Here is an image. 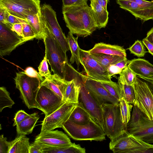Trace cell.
<instances>
[{"label":"cell","mask_w":153,"mask_h":153,"mask_svg":"<svg viewBox=\"0 0 153 153\" xmlns=\"http://www.w3.org/2000/svg\"><path fill=\"white\" fill-rule=\"evenodd\" d=\"M89 53L102 66L107 70L111 65H114L126 58V56H124Z\"/></svg>","instance_id":"29"},{"label":"cell","mask_w":153,"mask_h":153,"mask_svg":"<svg viewBox=\"0 0 153 153\" xmlns=\"http://www.w3.org/2000/svg\"><path fill=\"white\" fill-rule=\"evenodd\" d=\"M9 141L3 134L0 136V153H8Z\"/></svg>","instance_id":"40"},{"label":"cell","mask_w":153,"mask_h":153,"mask_svg":"<svg viewBox=\"0 0 153 153\" xmlns=\"http://www.w3.org/2000/svg\"><path fill=\"white\" fill-rule=\"evenodd\" d=\"M34 141L51 147L62 146L72 143L67 134L57 130L41 131Z\"/></svg>","instance_id":"17"},{"label":"cell","mask_w":153,"mask_h":153,"mask_svg":"<svg viewBox=\"0 0 153 153\" xmlns=\"http://www.w3.org/2000/svg\"><path fill=\"white\" fill-rule=\"evenodd\" d=\"M127 66L140 78L148 79L153 78V65L146 59H134L130 60Z\"/></svg>","instance_id":"19"},{"label":"cell","mask_w":153,"mask_h":153,"mask_svg":"<svg viewBox=\"0 0 153 153\" xmlns=\"http://www.w3.org/2000/svg\"><path fill=\"white\" fill-rule=\"evenodd\" d=\"M24 72L28 76L32 77L37 78L42 82L44 79L39 73L32 67H27Z\"/></svg>","instance_id":"41"},{"label":"cell","mask_w":153,"mask_h":153,"mask_svg":"<svg viewBox=\"0 0 153 153\" xmlns=\"http://www.w3.org/2000/svg\"><path fill=\"white\" fill-rule=\"evenodd\" d=\"M39 116L38 113L34 112L29 115L23 121L16 126L18 135L29 134L32 133Z\"/></svg>","instance_id":"26"},{"label":"cell","mask_w":153,"mask_h":153,"mask_svg":"<svg viewBox=\"0 0 153 153\" xmlns=\"http://www.w3.org/2000/svg\"><path fill=\"white\" fill-rule=\"evenodd\" d=\"M43 153L41 145L39 143L34 141L30 145L29 153Z\"/></svg>","instance_id":"45"},{"label":"cell","mask_w":153,"mask_h":153,"mask_svg":"<svg viewBox=\"0 0 153 153\" xmlns=\"http://www.w3.org/2000/svg\"><path fill=\"white\" fill-rule=\"evenodd\" d=\"M118 80L122 83L132 85L135 81L137 75L128 66L119 74Z\"/></svg>","instance_id":"33"},{"label":"cell","mask_w":153,"mask_h":153,"mask_svg":"<svg viewBox=\"0 0 153 153\" xmlns=\"http://www.w3.org/2000/svg\"><path fill=\"white\" fill-rule=\"evenodd\" d=\"M25 20L17 17L14 15L10 13L6 25L11 27L13 25L15 24L18 23H22Z\"/></svg>","instance_id":"42"},{"label":"cell","mask_w":153,"mask_h":153,"mask_svg":"<svg viewBox=\"0 0 153 153\" xmlns=\"http://www.w3.org/2000/svg\"><path fill=\"white\" fill-rule=\"evenodd\" d=\"M152 147L153 144L145 142L126 131L109 143V149L114 153H144Z\"/></svg>","instance_id":"7"},{"label":"cell","mask_w":153,"mask_h":153,"mask_svg":"<svg viewBox=\"0 0 153 153\" xmlns=\"http://www.w3.org/2000/svg\"><path fill=\"white\" fill-rule=\"evenodd\" d=\"M15 102L11 99L10 93L4 87L0 88V112H1L5 108H11Z\"/></svg>","instance_id":"34"},{"label":"cell","mask_w":153,"mask_h":153,"mask_svg":"<svg viewBox=\"0 0 153 153\" xmlns=\"http://www.w3.org/2000/svg\"><path fill=\"white\" fill-rule=\"evenodd\" d=\"M90 1H96L97 0H89ZM109 1V0H108Z\"/></svg>","instance_id":"54"},{"label":"cell","mask_w":153,"mask_h":153,"mask_svg":"<svg viewBox=\"0 0 153 153\" xmlns=\"http://www.w3.org/2000/svg\"><path fill=\"white\" fill-rule=\"evenodd\" d=\"M108 91L119 101L122 98L120 88L118 83L112 81H100Z\"/></svg>","instance_id":"35"},{"label":"cell","mask_w":153,"mask_h":153,"mask_svg":"<svg viewBox=\"0 0 153 153\" xmlns=\"http://www.w3.org/2000/svg\"><path fill=\"white\" fill-rule=\"evenodd\" d=\"M119 106L122 120L126 128L130 120L131 113L133 106L122 98L119 101Z\"/></svg>","instance_id":"31"},{"label":"cell","mask_w":153,"mask_h":153,"mask_svg":"<svg viewBox=\"0 0 153 153\" xmlns=\"http://www.w3.org/2000/svg\"><path fill=\"white\" fill-rule=\"evenodd\" d=\"M36 100L40 110L45 114V117L55 111L65 102L50 89L42 85L38 90Z\"/></svg>","instance_id":"13"},{"label":"cell","mask_w":153,"mask_h":153,"mask_svg":"<svg viewBox=\"0 0 153 153\" xmlns=\"http://www.w3.org/2000/svg\"><path fill=\"white\" fill-rule=\"evenodd\" d=\"M130 53L138 57H143L146 52L141 41L136 40L134 43L129 48Z\"/></svg>","instance_id":"36"},{"label":"cell","mask_w":153,"mask_h":153,"mask_svg":"<svg viewBox=\"0 0 153 153\" xmlns=\"http://www.w3.org/2000/svg\"><path fill=\"white\" fill-rule=\"evenodd\" d=\"M69 81L62 79L56 74H51L44 79L41 85L50 89L64 100L65 91Z\"/></svg>","instance_id":"20"},{"label":"cell","mask_w":153,"mask_h":153,"mask_svg":"<svg viewBox=\"0 0 153 153\" xmlns=\"http://www.w3.org/2000/svg\"><path fill=\"white\" fill-rule=\"evenodd\" d=\"M81 76L86 89L100 105L105 103L119 104V101L108 91L100 81L82 74Z\"/></svg>","instance_id":"15"},{"label":"cell","mask_w":153,"mask_h":153,"mask_svg":"<svg viewBox=\"0 0 153 153\" xmlns=\"http://www.w3.org/2000/svg\"><path fill=\"white\" fill-rule=\"evenodd\" d=\"M137 4L148 8H153V1H149L145 0H129Z\"/></svg>","instance_id":"47"},{"label":"cell","mask_w":153,"mask_h":153,"mask_svg":"<svg viewBox=\"0 0 153 153\" xmlns=\"http://www.w3.org/2000/svg\"><path fill=\"white\" fill-rule=\"evenodd\" d=\"M62 6H71L80 5L87 3L88 0H62Z\"/></svg>","instance_id":"43"},{"label":"cell","mask_w":153,"mask_h":153,"mask_svg":"<svg viewBox=\"0 0 153 153\" xmlns=\"http://www.w3.org/2000/svg\"><path fill=\"white\" fill-rule=\"evenodd\" d=\"M134 93L133 105L136 106L149 120L153 121V91L148 84L137 76L131 85Z\"/></svg>","instance_id":"8"},{"label":"cell","mask_w":153,"mask_h":153,"mask_svg":"<svg viewBox=\"0 0 153 153\" xmlns=\"http://www.w3.org/2000/svg\"><path fill=\"white\" fill-rule=\"evenodd\" d=\"M11 29L19 35L23 37L22 33L23 27L22 23H16L14 24L12 26Z\"/></svg>","instance_id":"48"},{"label":"cell","mask_w":153,"mask_h":153,"mask_svg":"<svg viewBox=\"0 0 153 153\" xmlns=\"http://www.w3.org/2000/svg\"><path fill=\"white\" fill-rule=\"evenodd\" d=\"M22 33L23 37L27 41L34 38L37 39V36L31 26L25 19L22 23Z\"/></svg>","instance_id":"37"},{"label":"cell","mask_w":153,"mask_h":153,"mask_svg":"<svg viewBox=\"0 0 153 153\" xmlns=\"http://www.w3.org/2000/svg\"><path fill=\"white\" fill-rule=\"evenodd\" d=\"M82 82H78L77 79L70 80L66 88L64 97L65 102L78 103V99Z\"/></svg>","instance_id":"27"},{"label":"cell","mask_w":153,"mask_h":153,"mask_svg":"<svg viewBox=\"0 0 153 153\" xmlns=\"http://www.w3.org/2000/svg\"><path fill=\"white\" fill-rule=\"evenodd\" d=\"M62 128L75 140L101 141L105 139L106 135L103 129L93 120L83 125L76 124L68 120Z\"/></svg>","instance_id":"3"},{"label":"cell","mask_w":153,"mask_h":153,"mask_svg":"<svg viewBox=\"0 0 153 153\" xmlns=\"http://www.w3.org/2000/svg\"><path fill=\"white\" fill-rule=\"evenodd\" d=\"M142 79L150 83L152 85V86H153V78L151 79H148L145 78Z\"/></svg>","instance_id":"53"},{"label":"cell","mask_w":153,"mask_h":153,"mask_svg":"<svg viewBox=\"0 0 153 153\" xmlns=\"http://www.w3.org/2000/svg\"><path fill=\"white\" fill-rule=\"evenodd\" d=\"M80 63L87 76L100 81H111L108 70L102 66L90 55L88 51L80 49Z\"/></svg>","instance_id":"11"},{"label":"cell","mask_w":153,"mask_h":153,"mask_svg":"<svg viewBox=\"0 0 153 153\" xmlns=\"http://www.w3.org/2000/svg\"><path fill=\"white\" fill-rule=\"evenodd\" d=\"M122 70L115 65H111L107 68L108 74L111 77L113 75L120 74Z\"/></svg>","instance_id":"46"},{"label":"cell","mask_w":153,"mask_h":153,"mask_svg":"<svg viewBox=\"0 0 153 153\" xmlns=\"http://www.w3.org/2000/svg\"><path fill=\"white\" fill-rule=\"evenodd\" d=\"M62 13L66 27L73 34L86 37L97 28L87 3L79 5L62 6Z\"/></svg>","instance_id":"1"},{"label":"cell","mask_w":153,"mask_h":153,"mask_svg":"<svg viewBox=\"0 0 153 153\" xmlns=\"http://www.w3.org/2000/svg\"><path fill=\"white\" fill-rule=\"evenodd\" d=\"M43 153H85V149L75 143L63 146L51 147L40 144Z\"/></svg>","instance_id":"24"},{"label":"cell","mask_w":153,"mask_h":153,"mask_svg":"<svg viewBox=\"0 0 153 153\" xmlns=\"http://www.w3.org/2000/svg\"><path fill=\"white\" fill-rule=\"evenodd\" d=\"M88 51L90 53L126 56V51L123 47L103 42L96 44L92 48Z\"/></svg>","instance_id":"21"},{"label":"cell","mask_w":153,"mask_h":153,"mask_svg":"<svg viewBox=\"0 0 153 153\" xmlns=\"http://www.w3.org/2000/svg\"><path fill=\"white\" fill-rule=\"evenodd\" d=\"M68 120L76 124L83 125L87 124L93 119L82 106L78 103Z\"/></svg>","instance_id":"25"},{"label":"cell","mask_w":153,"mask_h":153,"mask_svg":"<svg viewBox=\"0 0 153 153\" xmlns=\"http://www.w3.org/2000/svg\"><path fill=\"white\" fill-rule=\"evenodd\" d=\"M47 61L46 58L45 56L44 59L40 62L38 67L39 74L42 76L44 77L45 78L51 74L48 69Z\"/></svg>","instance_id":"38"},{"label":"cell","mask_w":153,"mask_h":153,"mask_svg":"<svg viewBox=\"0 0 153 153\" xmlns=\"http://www.w3.org/2000/svg\"><path fill=\"white\" fill-rule=\"evenodd\" d=\"M120 7L131 13L136 19H139L142 23L152 19L153 8H148L129 0H117Z\"/></svg>","instance_id":"18"},{"label":"cell","mask_w":153,"mask_h":153,"mask_svg":"<svg viewBox=\"0 0 153 153\" xmlns=\"http://www.w3.org/2000/svg\"><path fill=\"white\" fill-rule=\"evenodd\" d=\"M25 19L33 29L37 36V39H43L45 33V27L41 12L36 14L28 15Z\"/></svg>","instance_id":"28"},{"label":"cell","mask_w":153,"mask_h":153,"mask_svg":"<svg viewBox=\"0 0 153 153\" xmlns=\"http://www.w3.org/2000/svg\"><path fill=\"white\" fill-rule=\"evenodd\" d=\"M40 0H0V4L11 14L25 19L28 15L41 12Z\"/></svg>","instance_id":"10"},{"label":"cell","mask_w":153,"mask_h":153,"mask_svg":"<svg viewBox=\"0 0 153 153\" xmlns=\"http://www.w3.org/2000/svg\"><path fill=\"white\" fill-rule=\"evenodd\" d=\"M44 27L45 33L42 39L45 47V56L53 74L68 81L69 71L71 67L68 62L66 53L45 25Z\"/></svg>","instance_id":"2"},{"label":"cell","mask_w":153,"mask_h":153,"mask_svg":"<svg viewBox=\"0 0 153 153\" xmlns=\"http://www.w3.org/2000/svg\"><path fill=\"white\" fill-rule=\"evenodd\" d=\"M77 103L65 102L56 110L45 117L42 122L41 131L53 130L62 128L68 119Z\"/></svg>","instance_id":"12"},{"label":"cell","mask_w":153,"mask_h":153,"mask_svg":"<svg viewBox=\"0 0 153 153\" xmlns=\"http://www.w3.org/2000/svg\"><path fill=\"white\" fill-rule=\"evenodd\" d=\"M152 19L153 20V18H152Z\"/></svg>","instance_id":"55"},{"label":"cell","mask_w":153,"mask_h":153,"mask_svg":"<svg viewBox=\"0 0 153 153\" xmlns=\"http://www.w3.org/2000/svg\"><path fill=\"white\" fill-rule=\"evenodd\" d=\"M142 42L147 48L149 52L153 56V44L149 42L146 38L143 39Z\"/></svg>","instance_id":"49"},{"label":"cell","mask_w":153,"mask_h":153,"mask_svg":"<svg viewBox=\"0 0 153 153\" xmlns=\"http://www.w3.org/2000/svg\"><path fill=\"white\" fill-rule=\"evenodd\" d=\"M122 98L129 104H134L135 100L134 91L132 86L122 83L118 80Z\"/></svg>","instance_id":"32"},{"label":"cell","mask_w":153,"mask_h":153,"mask_svg":"<svg viewBox=\"0 0 153 153\" xmlns=\"http://www.w3.org/2000/svg\"><path fill=\"white\" fill-rule=\"evenodd\" d=\"M103 116V131L111 141L123 134L126 127L121 118L119 104L105 103L101 105Z\"/></svg>","instance_id":"4"},{"label":"cell","mask_w":153,"mask_h":153,"mask_svg":"<svg viewBox=\"0 0 153 153\" xmlns=\"http://www.w3.org/2000/svg\"><path fill=\"white\" fill-rule=\"evenodd\" d=\"M105 10H107V4L109 2L108 0H97L96 1Z\"/></svg>","instance_id":"52"},{"label":"cell","mask_w":153,"mask_h":153,"mask_svg":"<svg viewBox=\"0 0 153 153\" xmlns=\"http://www.w3.org/2000/svg\"><path fill=\"white\" fill-rule=\"evenodd\" d=\"M11 28L0 22V55L1 57L9 55L18 46L27 41Z\"/></svg>","instance_id":"14"},{"label":"cell","mask_w":153,"mask_h":153,"mask_svg":"<svg viewBox=\"0 0 153 153\" xmlns=\"http://www.w3.org/2000/svg\"><path fill=\"white\" fill-rule=\"evenodd\" d=\"M78 101V103L87 111L92 119L98 123L103 130V116L101 105L88 91L82 82Z\"/></svg>","instance_id":"16"},{"label":"cell","mask_w":153,"mask_h":153,"mask_svg":"<svg viewBox=\"0 0 153 153\" xmlns=\"http://www.w3.org/2000/svg\"><path fill=\"white\" fill-rule=\"evenodd\" d=\"M146 38L153 44V27L147 32Z\"/></svg>","instance_id":"51"},{"label":"cell","mask_w":153,"mask_h":153,"mask_svg":"<svg viewBox=\"0 0 153 153\" xmlns=\"http://www.w3.org/2000/svg\"><path fill=\"white\" fill-rule=\"evenodd\" d=\"M24 111L20 110L16 114L14 118L13 126H17L24 120L29 115Z\"/></svg>","instance_id":"39"},{"label":"cell","mask_w":153,"mask_h":153,"mask_svg":"<svg viewBox=\"0 0 153 153\" xmlns=\"http://www.w3.org/2000/svg\"><path fill=\"white\" fill-rule=\"evenodd\" d=\"M78 36L74 37L73 34L69 31L67 37L71 55L70 59L71 64L76 62L78 67L80 65V51L77 42Z\"/></svg>","instance_id":"30"},{"label":"cell","mask_w":153,"mask_h":153,"mask_svg":"<svg viewBox=\"0 0 153 153\" xmlns=\"http://www.w3.org/2000/svg\"><path fill=\"white\" fill-rule=\"evenodd\" d=\"M41 17L44 25L54 36L64 51L70 50L67 37L57 21L56 12L49 5L41 6Z\"/></svg>","instance_id":"9"},{"label":"cell","mask_w":153,"mask_h":153,"mask_svg":"<svg viewBox=\"0 0 153 153\" xmlns=\"http://www.w3.org/2000/svg\"><path fill=\"white\" fill-rule=\"evenodd\" d=\"M9 14L7 10L0 4V22L6 25Z\"/></svg>","instance_id":"44"},{"label":"cell","mask_w":153,"mask_h":153,"mask_svg":"<svg viewBox=\"0 0 153 153\" xmlns=\"http://www.w3.org/2000/svg\"><path fill=\"white\" fill-rule=\"evenodd\" d=\"M29 140L25 135H18L13 140L9 141L8 153H29Z\"/></svg>","instance_id":"23"},{"label":"cell","mask_w":153,"mask_h":153,"mask_svg":"<svg viewBox=\"0 0 153 153\" xmlns=\"http://www.w3.org/2000/svg\"><path fill=\"white\" fill-rule=\"evenodd\" d=\"M91 13L97 28H105L108 19L109 13L101 6L96 1H91Z\"/></svg>","instance_id":"22"},{"label":"cell","mask_w":153,"mask_h":153,"mask_svg":"<svg viewBox=\"0 0 153 153\" xmlns=\"http://www.w3.org/2000/svg\"><path fill=\"white\" fill-rule=\"evenodd\" d=\"M14 80L16 87L19 91L21 97L27 108L40 110L36 98L42 82L37 78L28 76L24 71L16 73Z\"/></svg>","instance_id":"5"},{"label":"cell","mask_w":153,"mask_h":153,"mask_svg":"<svg viewBox=\"0 0 153 153\" xmlns=\"http://www.w3.org/2000/svg\"><path fill=\"white\" fill-rule=\"evenodd\" d=\"M130 60L126 58L114 64L119 68L123 70L127 67L130 62Z\"/></svg>","instance_id":"50"},{"label":"cell","mask_w":153,"mask_h":153,"mask_svg":"<svg viewBox=\"0 0 153 153\" xmlns=\"http://www.w3.org/2000/svg\"><path fill=\"white\" fill-rule=\"evenodd\" d=\"M126 130L145 142L153 143V121L148 119L135 105Z\"/></svg>","instance_id":"6"}]
</instances>
